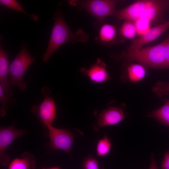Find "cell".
Here are the masks:
<instances>
[{
    "instance_id": "3",
    "label": "cell",
    "mask_w": 169,
    "mask_h": 169,
    "mask_svg": "<svg viewBox=\"0 0 169 169\" xmlns=\"http://www.w3.org/2000/svg\"><path fill=\"white\" fill-rule=\"evenodd\" d=\"M35 57L31 56L26 47L23 46L9 65V74L10 76L11 86L18 87L24 90L26 83L23 79L27 70L35 60Z\"/></svg>"
},
{
    "instance_id": "12",
    "label": "cell",
    "mask_w": 169,
    "mask_h": 169,
    "mask_svg": "<svg viewBox=\"0 0 169 169\" xmlns=\"http://www.w3.org/2000/svg\"><path fill=\"white\" fill-rule=\"evenodd\" d=\"M116 37L117 31L115 27L104 22L100 25L95 41L97 44L108 46L113 43Z\"/></svg>"
},
{
    "instance_id": "20",
    "label": "cell",
    "mask_w": 169,
    "mask_h": 169,
    "mask_svg": "<svg viewBox=\"0 0 169 169\" xmlns=\"http://www.w3.org/2000/svg\"><path fill=\"white\" fill-rule=\"evenodd\" d=\"M111 143L107 135L105 136L98 141L96 151L99 156L106 155L110 151Z\"/></svg>"
},
{
    "instance_id": "27",
    "label": "cell",
    "mask_w": 169,
    "mask_h": 169,
    "mask_svg": "<svg viewBox=\"0 0 169 169\" xmlns=\"http://www.w3.org/2000/svg\"><path fill=\"white\" fill-rule=\"evenodd\" d=\"M43 169H61L60 168L57 167H53L52 168H43Z\"/></svg>"
},
{
    "instance_id": "18",
    "label": "cell",
    "mask_w": 169,
    "mask_h": 169,
    "mask_svg": "<svg viewBox=\"0 0 169 169\" xmlns=\"http://www.w3.org/2000/svg\"><path fill=\"white\" fill-rule=\"evenodd\" d=\"M119 31L121 36L128 39H133L138 34L134 21L131 20L124 21Z\"/></svg>"
},
{
    "instance_id": "16",
    "label": "cell",
    "mask_w": 169,
    "mask_h": 169,
    "mask_svg": "<svg viewBox=\"0 0 169 169\" xmlns=\"http://www.w3.org/2000/svg\"><path fill=\"white\" fill-rule=\"evenodd\" d=\"M13 92L10 90H5L0 85V101L1 106L0 109V115L2 117H5L10 104L15 101V100L12 97Z\"/></svg>"
},
{
    "instance_id": "1",
    "label": "cell",
    "mask_w": 169,
    "mask_h": 169,
    "mask_svg": "<svg viewBox=\"0 0 169 169\" xmlns=\"http://www.w3.org/2000/svg\"><path fill=\"white\" fill-rule=\"evenodd\" d=\"M54 23L47 50L42 57L44 63L61 46L67 42L72 44L87 42L89 37L83 29L72 31L65 22L62 13L57 9L54 16Z\"/></svg>"
},
{
    "instance_id": "10",
    "label": "cell",
    "mask_w": 169,
    "mask_h": 169,
    "mask_svg": "<svg viewBox=\"0 0 169 169\" xmlns=\"http://www.w3.org/2000/svg\"><path fill=\"white\" fill-rule=\"evenodd\" d=\"M79 71L96 83H101L111 78L107 72L106 64L99 58L97 59L96 62L89 69L82 67Z\"/></svg>"
},
{
    "instance_id": "5",
    "label": "cell",
    "mask_w": 169,
    "mask_h": 169,
    "mask_svg": "<svg viewBox=\"0 0 169 169\" xmlns=\"http://www.w3.org/2000/svg\"><path fill=\"white\" fill-rule=\"evenodd\" d=\"M44 98L38 105H34L31 111L39 120L47 127L51 125L56 114V108L54 100L49 96L51 91L47 87H44L42 90Z\"/></svg>"
},
{
    "instance_id": "15",
    "label": "cell",
    "mask_w": 169,
    "mask_h": 169,
    "mask_svg": "<svg viewBox=\"0 0 169 169\" xmlns=\"http://www.w3.org/2000/svg\"><path fill=\"white\" fill-rule=\"evenodd\" d=\"M22 157L13 160L9 164L8 169H35L36 161L33 155L25 152L22 154Z\"/></svg>"
},
{
    "instance_id": "19",
    "label": "cell",
    "mask_w": 169,
    "mask_h": 169,
    "mask_svg": "<svg viewBox=\"0 0 169 169\" xmlns=\"http://www.w3.org/2000/svg\"><path fill=\"white\" fill-rule=\"evenodd\" d=\"M0 4L1 5L6 6L8 8L13 9L29 16L31 19L34 21H37L38 19V16L36 15L29 14L23 8L22 6L15 0H0Z\"/></svg>"
},
{
    "instance_id": "4",
    "label": "cell",
    "mask_w": 169,
    "mask_h": 169,
    "mask_svg": "<svg viewBox=\"0 0 169 169\" xmlns=\"http://www.w3.org/2000/svg\"><path fill=\"white\" fill-rule=\"evenodd\" d=\"M117 2L113 0H71L69 3L85 10L96 19L100 25L105 18L114 14Z\"/></svg>"
},
{
    "instance_id": "23",
    "label": "cell",
    "mask_w": 169,
    "mask_h": 169,
    "mask_svg": "<svg viewBox=\"0 0 169 169\" xmlns=\"http://www.w3.org/2000/svg\"><path fill=\"white\" fill-rule=\"evenodd\" d=\"M84 169H99L98 163L93 157L89 156L84 161Z\"/></svg>"
},
{
    "instance_id": "8",
    "label": "cell",
    "mask_w": 169,
    "mask_h": 169,
    "mask_svg": "<svg viewBox=\"0 0 169 169\" xmlns=\"http://www.w3.org/2000/svg\"><path fill=\"white\" fill-rule=\"evenodd\" d=\"M154 1L145 0L135 1L122 9L116 10L113 15L120 21H134L142 16Z\"/></svg>"
},
{
    "instance_id": "13",
    "label": "cell",
    "mask_w": 169,
    "mask_h": 169,
    "mask_svg": "<svg viewBox=\"0 0 169 169\" xmlns=\"http://www.w3.org/2000/svg\"><path fill=\"white\" fill-rule=\"evenodd\" d=\"M2 36H0V85L5 91L10 90V84L8 80L9 61L8 55L2 45Z\"/></svg>"
},
{
    "instance_id": "25",
    "label": "cell",
    "mask_w": 169,
    "mask_h": 169,
    "mask_svg": "<svg viewBox=\"0 0 169 169\" xmlns=\"http://www.w3.org/2000/svg\"><path fill=\"white\" fill-rule=\"evenodd\" d=\"M166 69H169V36L165 40Z\"/></svg>"
},
{
    "instance_id": "22",
    "label": "cell",
    "mask_w": 169,
    "mask_h": 169,
    "mask_svg": "<svg viewBox=\"0 0 169 169\" xmlns=\"http://www.w3.org/2000/svg\"><path fill=\"white\" fill-rule=\"evenodd\" d=\"M134 21L136 28L137 34L140 35L150 29V26L151 23L143 18H139Z\"/></svg>"
},
{
    "instance_id": "24",
    "label": "cell",
    "mask_w": 169,
    "mask_h": 169,
    "mask_svg": "<svg viewBox=\"0 0 169 169\" xmlns=\"http://www.w3.org/2000/svg\"><path fill=\"white\" fill-rule=\"evenodd\" d=\"M161 169H169V150L165 153L161 165Z\"/></svg>"
},
{
    "instance_id": "9",
    "label": "cell",
    "mask_w": 169,
    "mask_h": 169,
    "mask_svg": "<svg viewBox=\"0 0 169 169\" xmlns=\"http://www.w3.org/2000/svg\"><path fill=\"white\" fill-rule=\"evenodd\" d=\"M169 28V20L150 28L136 38L134 39L126 52H132L156 39Z\"/></svg>"
},
{
    "instance_id": "17",
    "label": "cell",
    "mask_w": 169,
    "mask_h": 169,
    "mask_svg": "<svg viewBox=\"0 0 169 169\" xmlns=\"http://www.w3.org/2000/svg\"><path fill=\"white\" fill-rule=\"evenodd\" d=\"M148 116L169 126V100L161 107L150 112Z\"/></svg>"
},
{
    "instance_id": "6",
    "label": "cell",
    "mask_w": 169,
    "mask_h": 169,
    "mask_svg": "<svg viewBox=\"0 0 169 169\" xmlns=\"http://www.w3.org/2000/svg\"><path fill=\"white\" fill-rule=\"evenodd\" d=\"M47 127L50 147L54 150L59 149L69 153L74 138L72 134L68 130L56 128L52 125Z\"/></svg>"
},
{
    "instance_id": "26",
    "label": "cell",
    "mask_w": 169,
    "mask_h": 169,
    "mask_svg": "<svg viewBox=\"0 0 169 169\" xmlns=\"http://www.w3.org/2000/svg\"><path fill=\"white\" fill-rule=\"evenodd\" d=\"M149 169H158L156 163L154 155L153 153L151 155V162Z\"/></svg>"
},
{
    "instance_id": "14",
    "label": "cell",
    "mask_w": 169,
    "mask_h": 169,
    "mask_svg": "<svg viewBox=\"0 0 169 169\" xmlns=\"http://www.w3.org/2000/svg\"><path fill=\"white\" fill-rule=\"evenodd\" d=\"M146 70L143 65L140 64H132L127 68L125 72H123L121 79L124 81L126 79L132 82L142 80L145 77Z\"/></svg>"
},
{
    "instance_id": "2",
    "label": "cell",
    "mask_w": 169,
    "mask_h": 169,
    "mask_svg": "<svg viewBox=\"0 0 169 169\" xmlns=\"http://www.w3.org/2000/svg\"><path fill=\"white\" fill-rule=\"evenodd\" d=\"M110 56L117 60L126 59L137 61L148 68L166 69L165 41L132 52L126 51L111 53Z\"/></svg>"
},
{
    "instance_id": "7",
    "label": "cell",
    "mask_w": 169,
    "mask_h": 169,
    "mask_svg": "<svg viewBox=\"0 0 169 169\" xmlns=\"http://www.w3.org/2000/svg\"><path fill=\"white\" fill-rule=\"evenodd\" d=\"M23 130L16 128L13 125L8 127H0V164L2 166L9 164L10 157L5 152L8 146L15 139L24 135Z\"/></svg>"
},
{
    "instance_id": "21",
    "label": "cell",
    "mask_w": 169,
    "mask_h": 169,
    "mask_svg": "<svg viewBox=\"0 0 169 169\" xmlns=\"http://www.w3.org/2000/svg\"><path fill=\"white\" fill-rule=\"evenodd\" d=\"M152 90L158 97L166 95L169 92V82L158 81L152 87Z\"/></svg>"
},
{
    "instance_id": "11",
    "label": "cell",
    "mask_w": 169,
    "mask_h": 169,
    "mask_svg": "<svg viewBox=\"0 0 169 169\" xmlns=\"http://www.w3.org/2000/svg\"><path fill=\"white\" fill-rule=\"evenodd\" d=\"M124 118V112L122 108L118 106H110L99 114L97 125L104 126L116 125Z\"/></svg>"
}]
</instances>
